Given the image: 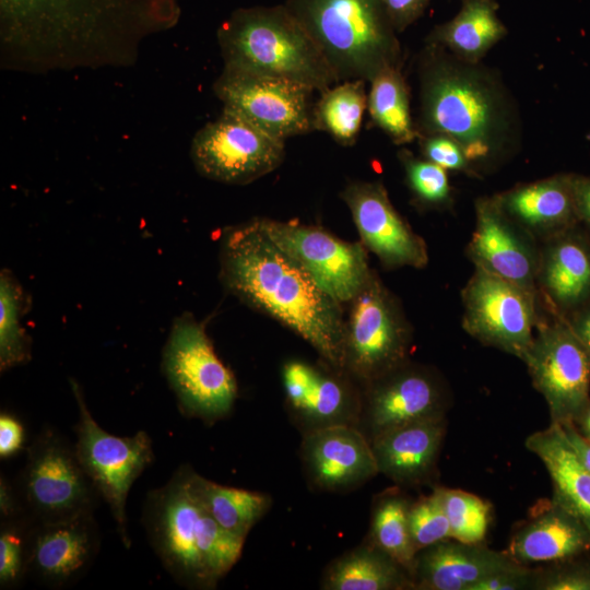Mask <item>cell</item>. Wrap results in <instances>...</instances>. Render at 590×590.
Returning a JSON list of instances; mask_svg holds the SVG:
<instances>
[{
  "instance_id": "6da1fadb",
  "label": "cell",
  "mask_w": 590,
  "mask_h": 590,
  "mask_svg": "<svg viewBox=\"0 0 590 590\" xmlns=\"http://www.w3.org/2000/svg\"><path fill=\"white\" fill-rule=\"evenodd\" d=\"M179 0H0L2 47L23 66L69 67L125 59L179 20Z\"/></svg>"
},
{
  "instance_id": "7a4b0ae2",
  "label": "cell",
  "mask_w": 590,
  "mask_h": 590,
  "mask_svg": "<svg viewBox=\"0 0 590 590\" xmlns=\"http://www.w3.org/2000/svg\"><path fill=\"white\" fill-rule=\"evenodd\" d=\"M220 280L241 303L308 342L320 361L344 370V306L267 234L260 219L227 227Z\"/></svg>"
},
{
  "instance_id": "3957f363",
  "label": "cell",
  "mask_w": 590,
  "mask_h": 590,
  "mask_svg": "<svg viewBox=\"0 0 590 590\" xmlns=\"http://www.w3.org/2000/svg\"><path fill=\"white\" fill-rule=\"evenodd\" d=\"M418 80V137H450L462 146L474 174L505 156L514 144L515 116L493 76L477 63L428 44L420 59Z\"/></svg>"
},
{
  "instance_id": "277c9868",
  "label": "cell",
  "mask_w": 590,
  "mask_h": 590,
  "mask_svg": "<svg viewBox=\"0 0 590 590\" xmlns=\"http://www.w3.org/2000/svg\"><path fill=\"white\" fill-rule=\"evenodd\" d=\"M184 464L148 493L142 514L150 544L177 583L214 589L239 559L245 539L224 530L193 491Z\"/></svg>"
},
{
  "instance_id": "5b68a950",
  "label": "cell",
  "mask_w": 590,
  "mask_h": 590,
  "mask_svg": "<svg viewBox=\"0 0 590 590\" xmlns=\"http://www.w3.org/2000/svg\"><path fill=\"white\" fill-rule=\"evenodd\" d=\"M216 38L225 68L298 82L319 93L339 83L284 4L239 8L222 22Z\"/></svg>"
},
{
  "instance_id": "8992f818",
  "label": "cell",
  "mask_w": 590,
  "mask_h": 590,
  "mask_svg": "<svg viewBox=\"0 0 590 590\" xmlns=\"http://www.w3.org/2000/svg\"><path fill=\"white\" fill-rule=\"evenodd\" d=\"M339 82H370L400 67L401 47L380 0H286Z\"/></svg>"
},
{
  "instance_id": "52a82bcc",
  "label": "cell",
  "mask_w": 590,
  "mask_h": 590,
  "mask_svg": "<svg viewBox=\"0 0 590 590\" xmlns=\"http://www.w3.org/2000/svg\"><path fill=\"white\" fill-rule=\"evenodd\" d=\"M13 487L23 517L32 523L93 512L101 497L74 446L50 426L43 427L27 448L25 464Z\"/></svg>"
},
{
  "instance_id": "ba28073f",
  "label": "cell",
  "mask_w": 590,
  "mask_h": 590,
  "mask_svg": "<svg viewBox=\"0 0 590 590\" xmlns=\"http://www.w3.org/2000/svg\"><path fill=\"white\" fill-rule=\"evenodd\" d=\"M344 306V370L361 388L409 361L411 324L375 271Z\"/></svg>"
},
{
  "instance_id": "9c48e42d",
  "label": "cell",
  "mask_w": 590,
  "mask_h": 590,
  "mask_svg": "<svg viewBox=\"0 0 590 590\" xmlns=\"http://www.w3.org/2000/svg\"><path fill=\"white\" fill-rule=\"evenodd\" d=\"M162 370L186 416L215 422L231 413L238 393L235 376L217 357L204 327L190 314L174 321L163 350Z\"/></svg>"
},
{
  "instance_id": "30bf717a",
  "label": "cell",
  "mask_w": 590,
  "mask_h": 590,
  "mask_svg": "<svg viewBox=\"0 0 590 590\" xmlns=\"http://www.w3.org/2000/svg\"><path fill=\"white\" fill-rule=\"evenodd\" d=\"M79 408L75 426V452L101 497L107 503L116 521L119 538L129 548L126 503L134 481L153 463L151 437L140 430L131 437H119L105 432L90 413L81 388L71 380Z\"/></svg>"
},
{
  "instance_id": "8fae6325",
  "label": "cell",
  "mask_w": 590,
  "mask_h": 590,
  "mask_svg": "<svg viewBox=\"0 0 590 590\" xmlns=\"http://www.w3.org/2000/svg\"><path fill=\"white\" fill-rule=\"evenodd\" d=\"M521 361L546 401L551 423H576L590 399V354L566 319L545 309Z\"/></svg>"
},
{
  "instance_id": "7c38bea8",
  "label": "cell",
  "mask_w": 590,
  "mask_h": 590,
  "mask_svg": "<svg viewBox=\"0 0 590 590\" xmlns=\"http://www.w3.org/2000/svg\"><path fill=\"white\" fill-rule=\"evenodd\" d=\"M461 299L462 327L471 337L522 359L545 310L538 294L474 267Z\"/></svg>"
},
{
  "instance_id": "4fadbf2b",
  "label": "cell",
  "mask_w": 590,
  "mask_h": 590,
  "mask_svg": "<svg viewBox=\"0 0 590 590\" xmlns=\"http://www.w3.org/2000/svg\"><path fill=\"white\" fill-rule=\"evenodd\" d=\"M285 157V141L227 110L193 137L190 158L202 176L229 185H246L276 169Z\"/></svg>"
},
{
  "instance_id": "5bb4252c",
  "label": "cell",
  "mask_w": 590,
  "mask_h": 590,
  "mask_svg": "<svg viewBox=\"0 0 590 590\" xmlns=\"http://www.w3.org/2000/svg\"><path fill=\"white\" fill-rule=\"evenodd\" d=\"M223 109L274 138L314 131V88L290 80L223 68L213 84Z\"/></svg>"
},
{
  "instance_id": "9a60e30c",
  "label": "cell",
  "mask_w": 590,
  "mask_h": 590,
  "mask_svg": "<svg viewBox=\"0 0 590 590\" xmlns=\"http://www.w3.org/2000/svg\"><path fill=\"white\" fill-rule=\"evenodd\" d=\"M260 222L270 238L343 306L373 272L362 243L345 241L321 227L295 221L260 219Z\"/></svg>"
},
{
  "instance_id": "2e32d148",
  "label": "cell",
  "mask_w": 590,
  "mask_h": 590,
  "mask_svg": "<svg viewBox=\"0 0 590 590\" xmlns=\"http://www.w3.org/2000/svg\"><path fill=\"white\" fill-rule=\"evenodd\" d=\"M285 408L302 435L337 425H358L362 388L345 373L319 362L286 361L281 370Z\"/></svg>"
},
{
  "instance_id": "e0dca14e",
  "label": "cell",
  "mask_w": 590,
  "mask_h": 590,
  "mask_svg": "<svg viewBox=\"0 0 590 590\" xmlns=\"http://www.w3.org/2000/svg\"><path fill=\"white\" fill-rule=\"evenodd\" d=\"M446 392L440 378L410 361L362 387L357 427L369 441L404 424L445 416Z\"/></svg>"
},
{
  "instance_id": "ac0fdd59",
  "label": "cell",
  "mask_w": 590,
  "mask_h": 590,
  "mask_svg": "<svg viewBox=\"0 0 590 590\" xmlns=\"http://www.w3.org/2000/svg\"><path fill=\"white\" fill-rule=\"evenodd\" d=\"M364 247L387 269L428 263L425 240L416 234L391 203L378 181H353L341 192Z\"/></svg>"
},
{
  "instance_id": "d6986e66",
  "label": "cell",
  "mask_w": 590,
  "mask_h": 590,
  "mask_svg": "<svg viewBox=\"0 0 590 590\" xmlns=\"http://www.w3.org/2000/svg\"><path fill=\"white\" fill-rule=\"evenodd\" d=\"M467 253L474 267L538 294L540 243L502 210L495 196L475 201Z\"/></svg>"
},
{
  "instance_id": "ffe728a7",
  "label": "cell",
  "mask_w": 590,
  "mask_h": 590,
  "mask_svg": "<svg viewBox=\"0 0 590 590\" xmlns=\"http://www.w3.org/2000/svg\"><path fill=\"white\" fill-rule=\"evenodd\" d=\"M99 544L93 512L55 522L33 523L28 576L48 588H67L84 576L98 553Z\"/></svg>"
},
{
  "instance_id": "44dd1931",
  "label": "cell",
  "mask_w": 590,
  "mask_h": 590,
  "mask_svg": "<svg viewBox=\"0 0 590 590\" xmlns=\"http://www.w3.org/2000/svg\"><path fill=\"white\" fill-rule=\"evenodd\" d=\"M300 457L308 483L318 491H353L379 473L369 439L352 425L304 434Z\"/></svg>"
},
{
  "instance_id": "7402d4cb",
  "label": "cell",
  "mask_w": 590,
  "mask_h": 590,
  "mask_svg": "<svg viewBox=\"0 0 590 590\" xmlns=\"http://www.w3.org/2000/svg\"><path fill=\"white\" fill-rule=\"evenodd\" d=\"M540 303L567 316L590 299V237L578 225L540 244Z\"/></svg>"
},
{
  "instance_id": "603a6c76",
  "label": "cell",
  "mask_w": 590,
  "mask_h": 590,
  "mask_svg": "<svg viewBox=\"0 0 590 590\" xmlns=\"http://www.w3.org/2000/svg\"><path fill=\"white\" fill-rule=\"evenodd\" d=\"M518 565L506 552L448 539L416 554L413 589L471 590L483 579Z\"/></svg>"
},
{
  "instance_id": "cb8c5ba5",
  "label": "cell",
  "mask_w": 590,
  "mask_h": 590,
  "mask_svg": "<svg viewBox=\"0 0 590 590\" xmlns=\"http://www.w3.org/2000/svg\"><path fill=\"white\" fill-rule=\"evenodd\" d=\"M495 198L502 210L540 244L579 225L570 174L521 184Z\"/></svg>"
},
{
  "instance_id": "d4e9b609",
  "label": "cell",
  "mask_w": 590,
  "mask_h": 590,
  "mask_svg": "<svg viewBox=\"0 0 590 590\" xmlns=\"http://www.w3.org/2000/svg\"><path fill=\"white\" fill-rule=\"evenodd\" d=\"M446 433L445 416L417 421L386 430L370 440L379 473L394 483H425L436 467Z\"/></svg>"
},
{
  "instance_id": "484cf974",
  "label": "cell",
  "mask_w": 590,
  "mask_h": 590,
  "mask_svg": "<svg viewBox=\"0 0 590 590\" xmlns=\"http://www.w3.org/2000/svg\"><path fill=\"white\" fill-rule=\"evenodd\" d=\"M590 550V534L585 526L553 499L518 529L506 553L515 562H560Z\"/></svg>"
},
{
  "instance_id": "4316f807",
  "label": "cell",
  "mask_w": 590,
  "mask_h": 590,
  "mask_svg": "<svg viewBox=\"0 0 590 590\" xmlns=\"http://www.w3.org/2000/svg\"><path fill=\"white\" fill-rule=\"evenodd\" d=\"M545 465L553 483V500L576 517L590 534V472L581 464L560 425L551 423L524 441Z\"/></svg>"
},
{
  "instance_id": "83f0119b",
  "label": "cell",
  "mask_w": 590,
  "mask_h": 590,
  "mask_svg": "<svg viewBox=\"0 0 590 590\" xmlns=\"http://www.w3.org/2000/svg\"><path fill=\"white\" fill-rule=\"evenodd\" d=\"M321 589L402 590L413 589V580L401 564L366 541L329 564Z\"/></svg>"
},
{
  "instance_id": "f1b7e54d",
  "label": "cell",
  "mask_w": 590,
  "mask_h": 590,
  "mask_svg": "<svg viewBox=\"0 0 590 590\" xmlns=\"http://www.w3.org/2000/svg\"><path fill=\"white\" fill-rule=\"evenodd\" d=\"M506 32L494 0H463L461 10L452 20L435 27L428 44L462 61L477 63Z\"/></svg>"
},
{
  "instance_id": "f546056e",
  "label": "cell",
  "mask_w": 590,
  "mask_h": 590,
  "mask_svg": "<svg viewBox=\"0 0 590 590\" xmlns=\"http://www.w3.org/2000/svg\"><path fill=\"white\" fill-rule=\"evenodd\" d=\"M190 484L214 520L231 534L245 539L271 506L267 494L212 482L189 467Z\"/></svg>"
},
{
  "instance_id": "4dcf8cb0",
  "label": "cell",
  "mask_w": 590,
  "mask_h": 590,
  "mask_svg": "<svg viewBox=\"0 0 590 590\" xmlns=\"http://www.w3.org/2000/svg\"><path fill=\"white\" fill-rule=\"evenodd\" d=\"M369 83L367 109L371 121L394 144L414 141L418 133L411 116L409 88L400 67L382 70Z\"/></svg>"
},
{
  "instance_id": "1f68e13d",
  "label": "cell",
  "mask_w": 590,
  "mask_h": 590,
  "mask_svg": "<svg viewBox=\"0 0 590 590\" xmlns=\"http://www.w3.org/2000/svg\"><path fill=\"white\" fill-rule=\"evenodd\" d=\"M366 81L339 82L320 93L314 106V128L343 146L353 145L367 109Z\"/></svg>"
},
{
  "instance_id": "d6a6232c",
  "label": "cell",
  "mask_w": 590,
  "mask_h": 590,
  "mask_svg": "<svg viewBox=\"0 0 590 590\" xmlns=\"http://www.w3.org/2000/svg\"><path fill=\"white\" fill-rule=\"evenodd\" d=\"M410 505L399 491H387L376 497L367 541L401 564L412 577L417 553L409 529Z\"/></svg>"
},
{
  "instance_id": "836d02e7",
  "label": "cell",
  "mask_w": 590,
  "mask_h": 590,
  "mask_svg": "<svg viewBox=\"0 0 590 590\" xmlns=\"http://www.w3.org/2000/svg\"><path fill=\"white\" fill-rule=\"evenodd\" d=\"M23 290L8 270L0 274V369L23 365L31 358V339L21 326L25 307Z\"/></svg>"
},
{
  "instance_id": "e575fe53",
  "label": "cell",
  "mask_w": 590,
  "mask_h": 590,
  "mask_svg": "<svg viewBox=\"0 0 590 590\" xmlns=\"http://www.w3.org/2000/svg\"><path fill=\"white\" fill-rule=\"evenodd\" d=\"M438 491L451 539L468 544L482 543L489 526V504L461 489L438 487Z\"/></svg>"
},
{
  "instance_id": "d590c367",
  "label": "cell",
  "mask_w": 590,
  "mask_h": 590,
  "mask_svg": "<svg viewBox=\"0 0 590 590\" xmlns=\"http://www.w3.org/2000/svg\"><path fill=\"white\" fill-rule=\"evenodd\" d=\"M408 187L416 204L424 209L446 210L452 204V189L447 170L414 156L408 150L399 153Z\"/></svg>"
},
{
  "instance_id": "8d00e7d4",
  "label": "cell",
  "mask_w": 590,
  "mask_h": 590,
  "mask_svg": "<svg viewBox=\"0 0 590 590\" xmlns=\"http://www.w3.org/2000/svg\"><path fill=\"white\" fill-rule=\"evenodd\" d=\"M32 522L24 517L1 519L0 587L19 586L28 576V547Z\"/></svg>"
},
{
  "instance_id": "74e56055",
  "label": "cell",
  "mask_w": 590,
  "mask_h": 590,
  "mask_svg": "<svg viewBox=\"0 0 590 590\" xmlns=\"http://www.w3.org/2000/svg\"><path fill=\"white\" fill-rule=\"evenodd\" d=\"M409 529L416 553L438 542L451 539L449 522L438 487L432 494L411 503Z\"/></svg>"
},
{
  "instance_id": "f35d334b",
  "label": "cell",
  "mask_w": 590,
  "mask_h": 590,
  "mask_svg": "<svg viewBox=\"0 0 590 590\" xmlns=\"http://www.w3.org/2000/svg\"><path fill=\"white\" fill-rule=\"evenodd\" d=\"M420 148L425 160L446 170L462 172L475 175L462 146L444 134L420 135Z\"/></svg>"
},
{
  "instance_id": "ab89813d",
  "label": "cell",
  "mask_w": 590,
  "mask_h": 590,
  "mask_svg": "<svg viewBox=\"0 0 590 590\" xmlns=\"http://www.w3.org/2000/svg\"><path fill=\"white\" fill-rule=\"evenodd\" d=\"M534 589L539 590H590V568L565 566L545 574L539 573Z\"/></svg>"
},
{
  "instance_id": "60d3db41",
  "label": "cell",
  "mask_w": 590,
  "mask_h": 590,
  "mask_svg": "<svg viewBox=\"0 0 590 590\" xmlns=\"http://www.w3.org/2000/svg\"><path fill=\"white\" fill-rule=\"evenodd\" d=\"M539 573L518 565L496 573L477 582L471 590H523L534 589Z\"/></svg>"
},
{
  "instance_id": "b9f144b4",
  "label": "cell",
  "mask_w": 590,
  "mask_h": 590,
  "mask_svg": "<svg viewBox=\"0 0 590 590\" xmlns=\"http://www.w3.org/2000/svg\"><path fill=\"white\" fill-rule=\"evenodd\" d=\"M393 27L403 32L425 11L430 0H380Z\"/></svg>"
},
{
  "instance_id": "7bdbcfd3",
  "label": "cell",
  "mask_w": 590,
  "mask_h": 590,
  "mask_svg": "<svg viewBox=\"0 0 590 590\" xmlns=\"http://www.w3.org/2000/svg\"><path fill=\"white\" fill-rule=\"evenodd\" d=\"M24 428L12 415H0V457L8 458L15 455L23 446Z\"/></svg>"
},
{
  "instance_id": "ee69618b",
  "label": "cell",
  "mask_w": 590,
  "mask_h": 590,
  "mask_svg": "<svg viewBox=\"0 0 590 590\" xmlns=\"http://www.w3.org/2000/svg\"><path fill=\"white\" fill-rule=\"evenodd\" d=\"M579 226L590 237V176L570 174Z\"/></svg>"
},
{
  "instance_id": "f6af8a7d",
  "label": "cell",
  "mask_w": 590,
  "mask_h": 590,
  "mask_svg": "<svg viewBox=\"0 0 590 590\" xmlns=\"http://www.w3.org/2000/svg\"><path fill=\"white\" fill-rule=\"evenodd\" d=\"M564 318L590 354V299Z\"/></svg>"
},
{
  "instance_id": "bcb514c9",
  "label": "cell",
  "mask_w": 590,
  "mask_h": 590,
  "mask_svg": "<svg viewBox=\"0 0 590 590\" xmlns=\"http://www.w3.org/2000/svg\"><path fill=\"white\" fill-rule=\"evenodd\" d=\"M0 511L1 519H14L23 517L13 484L3 477V475H1L0 479Z\"/></svg>"
},
{
  "instance_id": "7dc6e473",
  "label": "cell",
  "mask_w": 590,
  "mask_h": 590,
  "mask_svg": "<svg viewBox=\"0 0 590 590\" xmlns=\"http://www.w3.org/2000/svg\"><path fill=\"white\" fill-rule=\"evenodd\" d=\"M581 464L590 472V440L576 428L575 423L560 425Z\"/></svg>"
},
{
  "instance_id": "c3c4849f",
  "label": "cell",
  "mask_w": 590,
  "mask_h": 590,
  "mask_svg": "<svg viewBox=\"0 0 590 590\" xmlns=\"http://www.w3.org/2000/svg\"><path fill=\"white\" fill-rule=\"evenodd\" d=\"M576 423L579 424V432L582 434V436L590 440V399Z\"/></svg>"
}]
</instances>
